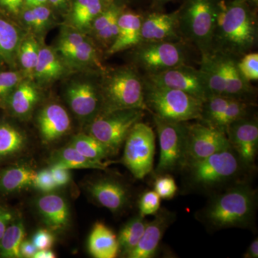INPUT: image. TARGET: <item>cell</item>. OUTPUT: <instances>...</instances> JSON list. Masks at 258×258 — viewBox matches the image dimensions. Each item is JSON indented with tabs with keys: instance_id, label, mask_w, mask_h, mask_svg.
<instances>
[{
	"instance_id": "obj_27",
	"label": "cell",
	"mask_w": 258,
	"mask_h": 258,
	"mask_svg": "<svg viewBox=\"0 0 258 258\" xmlns=\"http://www.w3.org/2000/svg\"><path fill=\"white\" fill-rule=\"evenodd\" d=\"M200 70L205 76L209 97L226 96V85L221 67L215 52L202 55ZM208 97V98H209Z\"/></svg>"
},
{
	"instance_id": "obj_5",
	"label": "cell",
	"mask_w": 258,
	"mask_h": 258,
	"mask_svg": "<svg viewBox=\"0 0 258 258\" xmlns=\"http://www.w3.org/2000/svg\"><path fill=\"white\" fill-rule=\"evenodd\" d=\"M144 102L153 116L175 122L200 120L203 101L179 90L163 87L143 80Z\"/></svg>"
},
{
	"instance_id": "obj_46",
	"label": "cell",
	"mask_w": 258,
	"mask_h": 258,
	"mask_svg": "<svg viewBox=\"0 0 258 258\" xmlns=\"http://www.w3.org/2000/svg\"><path fill=\"white\" fill-rule=\"evenodd\" d=\"M50 170L57 187L66 186L71 181V175L69 169L58 166L51 165Z\"/></svg>"
},
{
	"instance_id": "obj_24",
	"label": "cell",
	"mask_w": 258,
	"mask_h": 258,
	"mask_svg": "<svg viewBox=\"0 0 258 258\" xmlns=\"http://www.w3.org/2000/svg\"><path fill=\"white\" fill-rule=\"evenodd\" d=\"M37 174L36 171L25 164L0 171V192L10 195L32 186Z\"/></svg>"
},
{
	"instance_id": "obj_54",
	"label": "cell",
	"mask_w": 258,
	"mask_h": 258,
	"mask_svg": "<svg viewBox=\"0 0 258 258\" xmlns=\"http://www.w3.org/2000/svg\"><path fill=\"white\" fill-rule=\"evenodd\" d=\"M48 2V0H35L34 1V6H38V5H44Z\"/></svg>"
},
{
	"instance_id": "obj_57",
	"label": "cell",
	"mask_w": 258,
	"mask_h": 258,
	"mask_svg": "<svg viewBox=\"0 0 258 258\" xmlns=\"http://www.w3.org/2000/svg\"><path fill=\"white\" fill-rule=\"evenodd\" d=\"M171 1V0H156L158 4L163 5L164 3H168V2Z\"/></svg>"
},
{
	"instance_id": "obj_7",
	"label": "cell",
	"mask_w": 258,
	"mask_h": 258,
	"mask_svg": "<svg viewBox=\"0 0 258 258\" xmlns=\"http://www.w3.org/2000/svg\"><path fill=\"white\" fill-rule=\"evenodd\" d=\"M144 110L139 108L100 112L91 120L88 134L99 141L113 155L119 151L134 125L141 121Z\"/></svg>"
},
{
	"instance_id": "obj_12",
	"label": "cell",
	"mask_w": 258,
	"mask_h": 258,
	"mask_svg": "<svg viewBox=\"0 0 258 258\" xmlns=\"http://www.w3.org/2000/svg\"><path fill=\"white\" fill-rule=\"evenodd\" d=\"M145 80L163 87L179 90L204 101L209 97L208 86L201 70L181 64L159 74L146 75Z\"/></svg>"
},
{
	"instance_id": "obj_22",
	"label": "cell",
	"mask_w": 258,
	"mask_h": 258,
	"mask_svg": "<svg viewBox=\"0 0 258 258\" xmlns=\"http://www.w3.org/2000/svg\"><path fill=\"white\" fill-rule=\"evenodd\" d=\"M88 249L96 258H115L120 252L116 235L102 222H97L93 225L88 237Z\"/></svg>"
},
{
	"instance_id": "obj_14",
	"label": "cell",
	"mask_w": 258,
	"mask_h": 258,
	"mask_svg": "<svg viewBox=\"0 0 258 258\" xmlns=\"http://www.w3.org/2000/svg\"><path fill=\"white\" fill-rule=\"evenodd\" d=\"M87 190L98 205L114 214L120 213L128 206L130 192L118 180L101 178L87 184Z\"/></svg>"
},
{
	"instance_id": "obj_31",
	"label": "cell",
	"mask_w": 258,
	"mask_h": 258,
	"mask_svg": "<svg viewBox=\"0 0 258 258\" xmlns=\"http://www.w3.org/2000/svg\"><path fill=\"white\" fill-rule=\"evenodd\" d=\"M24 134L8 123L0 124V159L19 154L26 147Z\"/></svg>"
},
{
	"instance_id": "obj_10",
	"label": "cell",
	"mask_w": 258,
	"mask_h": 258,
	"mask_svg": "<svg viewBox=\"0 0 258 258\" xmlns=\"http://www.w3.org/2000/svg\"><path fill=\"white\" fill-rule=\"evenodd\" d=\"M136 47V61L146 75L159 74L186 64V51L181 42H141Z\"/></svg>"
},
{
	"instance_id": "obj_39",
	"label": "cell",
	"mask_w": 258,
	"mask_h": 258,
	"mask_svg": "<svg viewBox=\"0 0 258 258\" xmlns=\"http://www.w3.org/2000/svg\"><path fill=\"white\" fill-rule=\"evenodd\" d=\"M154 191L164 200H171L177 192L175 180L169 174L158 175L154 183Z\"/></svg>"
},
{
	"instance_id": "obj_19",
	"label": "cell",
	"mask_w": 258,
	"mask_h": 258,
	"mask_svg": "<svg viewBox=\"0 0 258 258\" xmlns=\"http://www.w3.org/2000/svg\"><path fill=\"white\" fill-rule=\"evenodd\" d=\"M40 137L45 143L50 144L63 137L71 129L69 113L57 103L46 106L37 118Z\"/></svg>"
},
{
	"instance_id": "obj_25",
	"label": "cell",
	"mask_w": 258,
	"mask_h": 258,
	"mask_svg": "<svg viewBox=\"0 0 258 258\" xmlns=\"http://www.w3.org/2000/svg\"><path fill=\"white\" fill-rule=\"evenodd\" d=\"M38 100L39 92L35 85L22 81L7 101L13 114L20 118H25L31 113Z\"/></svg>"
},
{
	"instance_id": "obj_50",
	"label": "cell",
	"mask_w": 258,
	"mask_h": 258,
	"mask_svg": "<svg viewBox=\"0 0 258 258\" xmlns=\"http://www.w3.org/2000/svg\"><path fill=\"white\" fill-rule=\"evenodd\" d=\"M244 258L258 257V239H254L247 247V250L243 254Z\"/></svg>"
},
{
	"instance_id": "obj_9",
	"label": "cell",
	"mask_w": 258,
	"mask_h": 258,
	"mask_svg": "<svg viewBox=\"0 0 258 258\" xmlns=\"http://www.w3.org/2000/svg\"><path fill=\"white\" fill-rule=\"evenodd\" d=\"M155 139L152 127L141 121L134 125L125 139L122 164L137 179H144L153 169Z\"/></svg>"
},
{
	"instance_id": "obj_6",
	"label": "cell",
	"mask_w": 258,
	"mask_h": 258,
	"mask_svg": "<svg viewBox=\"0 0 258 258\" xmlns=\"http://www.w3.org/2000/svg\"><path fill=\"white\" fill-rule=\"evenodd\" d=\"M101 112L139 108L147 110L143 80L137 71L123 67L105 76L101 86Z\"/></svg>"
},
{
	"instance_id": "obj_32",
	"label": "cell",
	"mask_w": 258,
	"mask_h": 258,
	"mask_svg": "<svg viewBox=\"0 0 258 258\" xmlns=\"http://www.w3.org/2000/svg\"><path fill=\"white\" fill-rule=\"evenodd\" d=\"M70 145L84 157L97 161H104L113 155L111 151L90 134H81L73 139Z\"/></svg>"
},
{
	"instance_id": "obj_17",
	"label": "cell",
	"mask_w": 258,
	"mask_h": 258,
	"mask_svg": "<svg viewBox=\"0 0 258 258\" xmlns=\"http://www.w3.org/2000/svg\"><path fill=\"white\" fill-rule=\"evenodd\" d=\"M142 42L176 41L180 40L177 12L152 13L142 20Z\"/></svg>"
},
{
	"instance_id": "obj_49",
	"label": "cell",
	"mask_w": 258,
	"mask_h": 258,
	"mask_svg": "<svg viewBox=\"0 0 258 258\" xmlns=\"http://www.w3.org/2000/svg\"><path fill=\"white\" fill-rule=\"evenodd\" d=\"M23 0H0V3L11 13L17 14L23 5Z\"/></svg>"
},
{
	"instance_id": "obj_15",
	"label": "cell",
	"mask_w": 258,
	"mask_h": 258,
	"mask_svg": "<svg viewBox=\"0 0 258 258\" xmlns=\"http://www.w3.org/2000/svg\"><path fill=\"white\" fill-rule=\"evenodd\" d=\"M175 214L159 209L154 220L148 222L138 245L127 256L129 258H152L157 253L166 230L175 220Z\"/></svg>"
},
{
	"instance_id": "obj_44",
	"label": "cell",
	"mask_w": 258,
	"mask_h": 258,
	"mask_svg": "<svg viewBox=\"0 0 258 258\" xmlns=\"http://www.w3.org/2000/svg\"><path fill=\"white\" fill-rule=\"evenodd\" d=\"M120 14L112 19L111 21L103 30L96 32V36L100 41L103 42L105 44H108V45H110V46L114 42L115 39L116 38L117 35H118V20Z\"/></svg>"
},
{
	"instance_id": "obj_23",
	"label": "cell",
	"mask_w": 258,
	"mask_h": 258,
	"mask_svg": "<svg viewBox=\"0 0 258 258\" xmlns=\"http://www.w3.org/2000/svg\"><path fill=\"white\" fill-rule=\"evenodd\" d=\"M109 161H97L84 157L72 146L55 151L50 157L51 165L69 169H99L106 170L111 164Z\"/></svg>"
},
{
	"instance_id": "obj_4",
	"label": "cell",
	"mask_w": 258,
	"mask_h": 258,
	"mask_svg": "<svg viewBox=\"0 0 258 258\" xmlns=\"http://www.w3.org/2000/svg\"><path fill=\"white\" fill-rule=\"evenodd\" d=\"M220 0H185L177 10L180 37L201 55L211 53Z\"/></svg>"
},
{
	"instance_id": "obj_18",
	"label": "cell",
	"mask_w": 258,
	"mask_h": 258,
	"mask_svg": "<svg viewBox=\"0 0 258 258\" xmlns=\"http://www.w3.org/2000/svg\"><path fill=\"white\" fill-rule=\"evenodd\" d=\"M37 211L52 232L66 230L71 220L69 204L66 199L54 193H46L37 199Z\"/></svg>"
},
{
	"instance_id": "obj_3",
	"label": "cell",
	"mask_w": 258,
	"mask_h": 258,
	"mask_svg": "<svg viewBox=\"0 0 258 258\" xmlns=\"http://www.w3.org/2000/svg\"><path fill=\"white\" fill-rule=\"evenodd\" d=\"M244 169L240 158L230 147L182 168L190 188L200 191L215 190L237 179Z\"/></svg>"
},
{
	"instance_id": "obj_11",
	"label": "cell",
	"mask_w": 258,
	"mask_h": 258,
	"mask_svg": "<svg viewBox=\"0 0 258 258\" xmlns=\"http://www.w3.org/2000/svg\"><path fill=\"white\" fill-rule=\"evenodd\" d=\"M230 147L227 134L223 131L201 120L198 123H188L184 166L193 161L202 160Z\"/></svg>"
},
{
	"instance_id": "obj_48",
	"label": "cell",
	"mask_w": 258,
	"mask_h": 258,
	"mask_svg": "<svg viewBox=\"0 0 258 258\" xmlns=\"http://www.w3.org/2000/svg\"><path fill=\"white\" fill-rule=\"evenodd\" d=\"M37 249L32 241L24 240L20 245V252L21 257L33 258Z\"/></svg>"
},
{
	"instance_id": "obj_40",
	"label": "cell",
	"mask_w": 258,
	"mask_h": 258,
	"mask_svg": "<svg viewBox=\"0 0 258 258\" xmlns=\"http://www.w3.org/2000/svg\"><path fill=\"white\" fill-rule=\"evenodd\" d=\"M161 198L154 190L144 191L139 199V214L142 216L154 215L160 209Z\"/></svg>"
},
{
	"instance_id": "obj_43",
	"label": "cell",
	"mask_w": 258,
	"mask_h": 258,
	"mask_svg": "<svg viewBox=\"0 0 258 258\" xmlns=\"http://www.w3.org/2000/svg\"><path fill=\"white\" fill-rule=\"evenodd\" d=\"M32 243L35 244L37 250L52 248L55 242L52 231L47 229H40L37 230L32 237Z\"/></svg>"
},
{
	"instance_id": "obj_52",
	"label": "cell",
	"mask_w": 258,
	"mask_h": 258,
	"mask_svg": "<svg viewBox=\"0 0 258 258\" xmlns=\"http://www.w3.org/2000/svg\"><path fill=\"white\" fill-rule=\"evenodd\" d=\"M56 254L51 249L37 250L33 258H55Z\"/></svg>"
},
{
	"instance_id": "obj_55",
	"label": "cell",
	"mask_w": 258,
	"mask_h": 258,
	"mask_svg": "<svg viewBox=\"0 0 258 258\" xmlns=\"http://www.w3.org/2000/svg\"><path fill=\"white\" fill-rule=\"evenodd\" d=\"M247 2H248L249 4L252 5V6L254 7V8L257 6L258 0H247Z\"/></svg>"
},
{
	"instance_id": "obj_29",
	"label": "cell",
	"mask_w": 258,
	"mask_h": 258,
	"mask_svg": "<svg viewBox=\"0 0 258 258\" xmlns=\"http://www.w3.org/2000/svg\"><path fill=\"white\" fill-rule=\"evenodd\" d=\"M25 235L26 232L23 220L15 218L0 240V257L21 258L20 245L25 240Z\"/></svg>"
},
{
	"instance_id": "obj_35",
	"label": "cell",
	"mask_w": 258,
	"mask_h": 258,
	"mask_svg": "<svg viewBox=\"0 0 258 258\" xmlns=\"http://www.w3.org/2000/svg\"><path fill=\"white\" fill-rule=\"evenodd\" d=\"M39 47L37 40L30 36L20 42L18 53L20 64L28 74H33L38 59Z\"/></svg>"
},
{
	"instance_id": "obj_8",
	"label": "cell",
	"mask_w": 258,
	"mask_h": 258,
	"mask_svg": "<svg viewBox=\"0 0 258 258\" xmlns=\"http://www.w3.org/2000/svg\"><path fill=\"white\" fill-rule=\"evenodd\" d=\"M160 154L156 174H169L182 169L188 122H175L154 116Z\"/></svg>"
},
{
	"instance_id": "obj_33",
	"label": "cell",
	"mask_w": 258,
	"mask_h": 258,
	"mask_svg": "<svg viewBox=\"0 0 258 258\" xmlns=\"http://www.w3.org/2000/svg\"><path fill=\"white\" fill-rule=\"evenodd\" d=\"M103 10L102 0H76L73 8V23L77 28H88Z\"/></svg>"
},
{
	"instance_id": "obj_34",
	"label": "cell",
	"mask_w": 258,
	"mask_h": 258,
	"mask_svg": "<svg viewBox=\"0 0 258 258\" xmlns=\"http://www.w3.org/2000/svg\"><path fill=\"white\" fill-rule=\"evenodd\" d=\"M249 102L231 98L221 116L214 125L215 128L225 132L229 125L236 120L248 116Z\"/></svg>"
},
{
	"instance_id": "obj_21",
	"label": "cell",
	"mask_w": 258,
	"mask_h": 258,
	"mask_svg": "<svg viewBox=\"0 0 258 258\" xmlns=\"http://www.w3.org/2000/svg\"><path fill=\"white\" fill-rule=\"evenodd\" d=\"M216 54L217 59L221 67L222 74L226 85V96L235 99L249 101V98L253 93L249 83L242 77L237 66V61L233 57Z\"/></svg>"
},
{
	"instance_id": "obj_41",
	"label": "cell",
	"mask_w": 258,
	"mask_h": 258,
	"mask_svg": "<svg viewBox=\"0 0 258 258\" xmlns=\"http://www.w3.org/2000/svg\"><path fill=\"white\" fill-rule=\"evenodd\" d=\"M86 37L79 32L67 31L61 36L58 44V50L62 55L74 50L75 47L82 43Z\"/></svg>"
},
{
	"instance_id": "obj_53",
	"label": "cell",
	"mask_w": 258,
	"mask_h": 258,
	"mask_svg": "<svg viewBox=\"0 0 258 258\" xmlns=\"http://www.w3.org/2000/svg\"><path fill=\"white\" fill-rule=\"evenodd\" d=\"M51 4L56 8H60V7L63 6L67 3L68 0H48Z\"/></svg>"
},
{
	"instance_id": "obj_1",
	"label": "cell",
	"mask_w": 258,
	"mask_h": 258,
	"mask_svg": "<svg viewBox=\"0 0 258 258\" xmlns=\"http://www.w3.org/2000/svg\"><path fill=\"white\" fill-rule=\"evenodd\" d=\"M251 6L247 0H220L212 52L234 57L252 50L257 42V25Z\"/></svg>"
},
{
	"instance_id": "obj_37",
	"label": "cell",
	"mask_w": 258,
	"mask_h": 258,
	"mask_svg": "<svg viewBox=\"0 0 258 258\" xmlns=\"http://www.w3.org/2000/svg\"><path fill=\"white\" fill-rule=\"evenodd\" d=\"M237 66L242 77L247 82L257 81L258 54L257 52H248L244 54L242 58L239 62H237Z\"/></svg>"
},
{
	"instance_id": "obj_47",
	"label": "cell",
	"mask_w": 258,
	"mask_h": 258,
	"mask_svg": "<svg viewBox=\"0 0 258 258\" xmlns=\"http://www.w3.org/2000/svg\"><path fill=\"white\" fill-rule=\"evenodd\" d=\"M14 219L15 216L13 212L4 205L0 204V240L4 235L5 230Z\"/></svg>"
},
{
	"instance_id": "obj_42",
	"label": "cell",
	"mask_w": 258,
	"mask_h": 258,
	"mask_svg": "<svg viewBox=\"0 0 258 258\" xmlns=\"http://www.w3.org/2000/svg\"><path fill=\"white\" fill-rule=\"evenodd\" d=\"M32 186L45 193L52 192L57 187L50 169H42V171L37 172Z\"/></svg>"
},
{
	"instance_id": "obj_13",
	"label": "cell",
	"mask_w": 258,
	"mask_h": 258,
	"mask_svg": "<svg viewBox=\"0 0 258 258\" xmlns=\"http://www.w3.org/2000/svg\"><path fill=\"white\" fill-rule=\"evenodd\" d=\"M225 133L232 149L247 169L254 168L258 149V123L255 118L244 117L231 123Z\"/></svg>"
},
{
	"instance_id": "obj_16",
	"label": "cell",
	"mask_w": 258,
	"mask_h": 258,
	"mask_svg": "<svg viewBox=\"0 0 258 258\" xmlns=\"http://www.w3.org/2000/svg\"><path fill=\"white\" fill-rule=\"evenodd\" d=\"M66 98L75 114L83 119L92 120L101 111V91L93 83H72L66 91Z\"/></svg>"
},
{
	"instance_id": "obj_38",
	"label": "cell",
	"mask_w": 258,
	"mask_h": 258,
	"mask_svg": "<svg viewBox=\"0 0 258 258\" xmlns=\"http://www.w3.org/2000/svg\"><path fill=\"white\" fill-rule=\"evenodd\" d=\"M23 81V75L14 71L0 73V101H8L15 88Z\"/></svg>"
},
{
	"instance_id": "obj_20",
	"label": "cell",
	"mask_w": 258,
	"mask_h": 258,
	"mask_svg": "<svg viewBox=\"0 0 258 258\" xmlns=\"http://www.w3.org/2000/svg\"><path fill=\"white\" fill-rule=\"evenodd\" d=\"M140 15L126 12L120 13L118 20V35L108 50L109 55L136 47L142 42V24Z\"/></svg>"
},
{
	"instance_id": "obj_30",
	"label": "cell",
	"mask_w": 258,
	"mask_h": 258,
	"mask_svg": "<svg viewBox=\"0 0 258 258\" xmlns=\"http://www.w3.org/2000/svg\"><path fill=\"white\" fill-rule=\"evenodd\" d=\"M21 42L18 29L0 16V57L7 62L13 64Z\"/></svg>"
},
{
	"instance_id": "obj_36",
	"label": "cell",
	"mask_w": 258,
	"mask_h": 258,
	"mask_svg": "<svg viewBox=\"0 0 258 258\" xmlns=\"http://www.w3.org/2000/svg\"><path fill=\"white\" fill-rule=\"evenodd\" d=\"M67 60L76 64H95L98 66V59L94 46L88 40H85L74 50L63 55Z\"/></svg>"
},
{
	"instance_id": "obj_45",
	"label": "cell",
	"mask_w": 258,
	"mask_h": 258,
	"mask_svg": "<svg viewBox=\"0 0 258 258\" xmlns=\"http://www.w3.org/2000/svg\"><path fill=\"white\" fill-rule=\"evenodd\" d=\"M32 10L36 20L35 30H42L46 27L50 20V10L44 5H38V6L32 7Z\"/></svg>"
},
{
	"instance_id": "obj_28",
	"label": "cell",
	"mask_w": 258,
	"mask_h": 258,
	"mask_svg": "<svg viewBox=\"0 0 258 258\" xmlns=\"http://www.w3.org/2000/svg\"><path fill=\"white\" fill-rule=\"evenodd\" d=\"M147 220L140 214L131 218L119 231L118 238L119 251L128 256L138 245L147 226Z\"/></svg>"
},
{
	"instance_id": "obj_2",
	"label": "cell",
	"mask_w": 258,
	"mask_h": 258,
	"mask_svg": "<svg viewBox=\"0 0 258 258\" xmlns=\"http://www.w3.org/2000/svg\"><path fill=\"white\" fill-rule=\"evenodd\" d=\"M257 192L249 184L239 182L210 199L197 216L213 230L252 226L255 218Z\"/></svg>"
},
{
	"instance_id": "obj_56",
	"label": "cell",
	"mask_w": 258,
	"mask_h": 258,
	"mask_svg": "<svg viewBox=\"0 0 258 258\" xmlns=\"http://www.w3.org/2000/svg\"><path fill=\"white\" fill-rule=\"evenodd\" d=\"M23 1H25L26 5H28V6H34V1H35V0H23Z\"/></svg>"
},
{
	"instance_id": "obj_26",
	"label": "cell",
	"mask_w": 258,
	"mask_h": 258,
	"mask_svg": "<svg viewBox=\"0 0 258 258\" xmlns=\"http://www.w3.org/2000/svg\"><path fill=\"white\" fill-rule=\"evenodd\" d=\"M64 72L63 64L57 54L49 47H40L33 73L35 78L40 82H50L59 79Z\"/></svg>"
},
{
	"instance_id": "obj_51",
	"label": "cell",
	"mask_w": 258,
	"mask_h": 258,
	"mask_svg": "<svg viewBox=\"0 0 258 258\" xmlns=\"http://www.w3.org/2000/svg\"><path fill=\"white\" fill-rule=\"evenodd\" d=\"M23 20L25 24L29 27L35 29L36 26V20H35V15H34L33 10L31 9L27 10L23 13Z\"/></svg>"
}]
</instances>
